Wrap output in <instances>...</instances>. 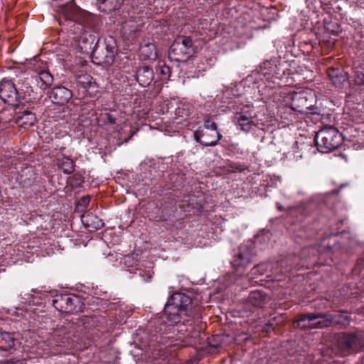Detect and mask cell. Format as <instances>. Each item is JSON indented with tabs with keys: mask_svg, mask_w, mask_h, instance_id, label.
<instances>
[{
	"mask_svg": "<svg viewBox=\"0 0 364 364\" xmlns=\"http://www.w3.org/2000/svg\"><path fill=\"white\" fill-rule=\"evenodd\" d=\"M346 316L331 314H307L299 316L294 321V326L298 329H316L332 325L346 324Z\"/></svg>",
	"mask_w": 364,
	"mask_h": 364,
	"instance_id": "6da1fadb",
	"label": "cell"
},
{
	"mask_svg": "<svg viewBox=\"0 0 364 364\" xmlns=\"http://www.w3.org/2000/svg\"><path fill=\"white\" fill-rule=\"evenodd\" d=\"M117 52L116 42L110 36L100 37L96 49L91 54L92 61L103 67L111 66L115 61Z\"/></svg>",
	"mask_w": 364,
	"mask_h": 364,
	"instance_id": "7a4b0ae2",
	"label": "cell"
},
{
	"mask_svg": "<svg viewBox=\"0 0 364 364\" xmlns=\"http://www.w3.org/2000/svg\"><path fill=\"white\" fill-rule=\"evenodd\" d=\"M342 134L331 127L322 129L316 134L315 138L316 147L319 152L328 153L332 152L343 144Z\"/></svg>",
	"mask_w": 364,
	"mask_h": 364,
	"instance_id": "3957f363",
	"label": "cell"
},
{
	"mask_svg": "<svg viewBox=\"0 0 364 364\" xmlns=\"http://www.w3.org/2000/svg\"><path fill=\"white\" fill-rule=\"evenodd\" d=\"M195 53L192 39L187 37H178L173 42L169 51L170 60L185 62L191 59Z\"/></svg>",
	"mask_w": 364,
	"mask_h": 364,
	"instance_id": "277c9868",
	"label": "cell"
},
{
	"mask_svg": "<svg viewBox=\"0 0 364 364\" xmlns=\"http://www.w3.org/2000/svg\"><path fill=\"white\" fill-rule=\"evenodd\" d=\"M52 304L57 311L64 314H76L84 309L85 305L79 297L71 294H60L52 298Z\"/></svg>",
	"mask_w": 364,
	"mask_h": 364,
	"instance_id": "5b68a950",
	"label": "cell"
},
{
	"mask_svg": "<svg viewBox=\"0 0 364 364\" xmlns=\"http://www.w3.org/2000/svg\"><path fill=\"white\" fill-rule=\"evenodd\" d=\"M195 138L204 146H214L219 143L221 135L215 123L207 121L195 132Z\"/></svg>",
	"mask_w": 364,
	"mask_h": 364,
	"instance_id": "8992f818",
	"label": "cell"
},
{
	"mask_svg": "<svg viewBox=\"0 0 364 364\" xmlns=\"http://www.w3.org/2000/svg\"><path fill=\"white\" fill-rule=\"evenodd\" d=\"M315 93L311 90H301L294 96L292 107L296 111L309 113L314 111L316 107Z\"/></svg>",
	"mask_w": 364,
	"mask_h": 364,
	"instance_id": "52a82bcc",
	"label": "cell"
},
{
	"mask_svg": "<svg viewBox=\"0 0 364 364\" xmlns=\"http://www.w3.org/2000/svg\"><path fill=\"white\" fill-rule=\"evenodd\" d=\"M191 304V299L183 293L171 296L165 307V314L169 318L176 317L185 312Z\"/></svg>",
	"mask_w": 364,
	"mask_h": 364,
	"instance_id": "ba28073f",
	"label": "cell"
},
{
	"mask_svg": "<svg viewBox=\"0 0 364 364\" xmlns=\"http://www.w3.org/2000/svg\"><path fill=\"white\" fill-rule=\"evenodd\" d=\"M0 97L5 104L16 107L20 104V98L18 90L13 81L3 80L0 86Z\"/></svg>",
	"mask_w": 364,
	"mask_h": 364,
	"instance_id": "9c48e42d",
	"label": "cell"
},
{
	"mask_svg": "<svg viewBox=\"0 0 364 364\" xmlns=\"http://www.w3.org/2000/svg\"><path fill=\"white\" fill-rule=\"evenodd\" d=\"M72 98V92L65 88V87L59 86L54 88L51 92V101L54 104L57 105H65L69 103V100Z\"/></svg>",
	"mask_w": 364,
	"mask_h": 364,
	"instance_id": "30bf717a",
	"label": "cell"
},
{
	"mask_svg": "<svg viewBox=\"0 0 364 364\" xmlns=\"http://www.w3.org/2000/svg\"><path fill=\"white\" fill-rule=\"evenodd\" d=\"M363 343V335L344 334L340 336L338 339V345L341 349L350 351L355 349L357 346L359 347L360 350Z\"/></svg>",
	"mask_w": 364,
	"mask_h": 364,
	"instance_id": "8fae6325",
	"label": "cell"
},
{
	"mask_svg": "<svg viewBox=\"0 0 364 364\" xmlns=\"http://www.w3.org/2000/svg\"><path fill=\"white\" fill-rule=\"evenodd\" d=\"M98 36L94 32H88L83 34L80 39V49L86 54H92L96 49L97 44L99 41Z\"/></svg>",
	"mask_w": 364,
	"mask_h": 364,
	"instance_id": "7c38bea8",
	"label": "cell"
},
{
	"mask_svg": "<svg viewBox=\"0 0 364 364\" xmlns=\"http://www.w3.org/2000/svg\"><path fill=\"white\" fill-rule=\"evenodd\" d=\"M82 222L85 229L89 231H97L101 229L104 226V222L91 213H86L81 217Z\"/></svg>",
	"mask_w": 364,
	"mask_h": 364,
	"instance_id": "4fadbf2b",
	"label": "cell"
},
{
	"mask_svg": "<svg viewBox=\"0 0 364 364\" xmlns=\"http://www.w3.org/2000/svg\"><path fill=\"white\" fill-rule=\"evenodd\" d=\"M124 0H95L97 9L103 13H110L121 8Z\"/></svg>",
	"mask_w": 364,
	"mask_h": 364,
	"instance_id": "5bb4252c",
	"label": "cell"
},
{
	"mask_svg": "<svg viewBox=\"0 0 364 364\" xmlns=\"http://www.w3.org/2000/svg\"><path fill=\"white\" fill-rule=\"evenodd\" d=\"M154 76V71L151 68L143 66L137 70L136 73V81L139 86L146 88L152 82Z\"/></svg>",
	"mask_w": 364,
	"mask_h": 364,
	"instance_id": "9a60e30c",
	"label": "cell"
},
{
	"mask_svg": "<svg viewBox=\"0 0 364 364\" xmlns=\"http://www.w3.org/2000/svg\"><path fill=\"white\" fill-rule=\"evenodd\" d=\"M78 83L83 87L88 93L96 94L99 90V86L95 81L94 78L88 74H81L78 76Z\"/></svg>",
	"mask_w": 364,
	"mask_h": 364,
	"instance_id": "2e32d148",
	"label": "cell"
},
{
	"mask_svg": "<svg viewBox=\"0 0 364 364\" xmlns=\"http://www.w3.org/2000/svg\"><path fill=\"white\" fill-rule=\"evenodd\" d=\"M37 122L35 114L30 111H25L19 115L16 120V124L22 128L29 129L35 125Z\"/></svg>",
	"mask_w": 364,
	"mask_h": 364,
	"instance_id": "e0dca14e",
	"label": "cell"
},
{
	"mask_svg": "<svg viewBox=\"0 0 364 364\" xmlns=\"http://www.w3.org/2000/svg\"><path fill=\"white\" fill-rule=\"evenodd\" d=\"M0 347H1L2 351H10L13 348L15 345V338L13 335L8 332L2 331L1 336H0Z\"/></svg>",
	"mask_w": 364,
	"mask_h": 364,
	"instance_id": "ac0fdd59",
	"label": "cell"
},
{
	"mask_svg": "<svg viewBox=\"0 0 364 364\" xmlns=\"http://www.w3.org/2000/svg\"><path fill=\"white\" fill-rule=\"evenodd\" d=\"M139 55L145 60H155L156 58V49L155 46L149 44L141 47Z\"/></svg>",
	"mask_w": 364,
	"mask_h": 364,
	"instance_id": "d6986e66",
	"label": "cell"
},
{
	"mask_svg": "<svg viewBox=\"0 0 364 364\" xmlns=\"http://www.w3.org/2000/svg\"><path fill=\"white\" fill-rule=\"evenodd\" d=\"M59 166L61 171L66 174H71L74 172V161L70 158L66 157V156L61 158L59 161Z\"/></svg>",
	"mask_w": 364,
	"mask_h": 364,
	"instance_id": "ffe728a7",
	"label": "cell"
},
{
	"mask_svg": "<svg viewBox=\"0 0 364 364\" xmlns=\"http://www.w3.org/2000/svg\"><path fill=\"white\" fill-rule=\"evenodd\" d=\"M329 78L336 85H341L346 81V74L339 69H331L329 72Z\"/></svg>",
	"mask_w": 364,
	"mask_h": 364,
	"instance_id": "44dd1931",
	"label": "cell"
},
{
	"mask_svg": "<svg viewBox=\"0 0 364 364\" xmlns=\"http://www.w3.org/2000/svg\"><path fill=\"white\" fill-rule=\"evenodd\" d=\"M84 181V178L81 173H77L73 175L68 180V186L71 188H77L81 186Z\"/></svg>",
	"mask_w": 364,
	"mask_h": 364,
	"instance_id": "7402d4cb",
	"label": "cell"
},
{
	"mask_svg": "<svg viewBox=\"0 0 364 364\" xmlns=\"http://www.w3.org/2000/svg\"><path fill=\"white\" fill-rule=\"evenodd\" d=\"M91 199L90 196H86V197H83V198L78 201L77 204H76V212H81L86 210L88 206L89 205Z\"/></svg>",
	"mask_w": 364,
	"mask_h": 364,
	"instance_id": "603a6c76",
	"label": "cell"
},
{
	"mask_svg": "<svg viewBox=\"0 0 364 364\" xmlns=\"http://www.w3.org/2000/svg\"><path fill=\"white\" fill-rule=\"evenodd\" d=\"M39 78H40L41 81L47 86H51L54 83V77H53L52 74H49L47 71L41 72L40 74H39Z\"/></svg>",
	"mask_w": 364,
	"mask_h": 364,
	"instance_id": "cb8c5ba5",
	"label": "cell"
},
{
	"mask_svg": "<svg viewBox=\"0 0 364 364\" xmlns=\"http://www.w3.org/2000/svg\"><path fill=\"white\" fill-rule=\"evenodd\" d=\"M251 123L248 117H241L239 120V124L242 127H248L249 124Z\"/></svg>",
	"mask_w": 364,
	"mask_h": 364,
	"instance_id": "d4e9b609",
	"label": "cell"
},
{
	"mask_svg": "<svg viewBox=\"0 0 364 364\" xmlns=\"http://www.w3.org/2000/svg\"><path fill=\"white\" fill-rule=\"evenodd\" d=\"M361 351H364V334L363 335V343H362Z\"/></svg>",
	"mask_w": 364,
	"mask_h": 364,
	"instance_id": "484cf974",
	"label": "cell"
}]
</instances>
